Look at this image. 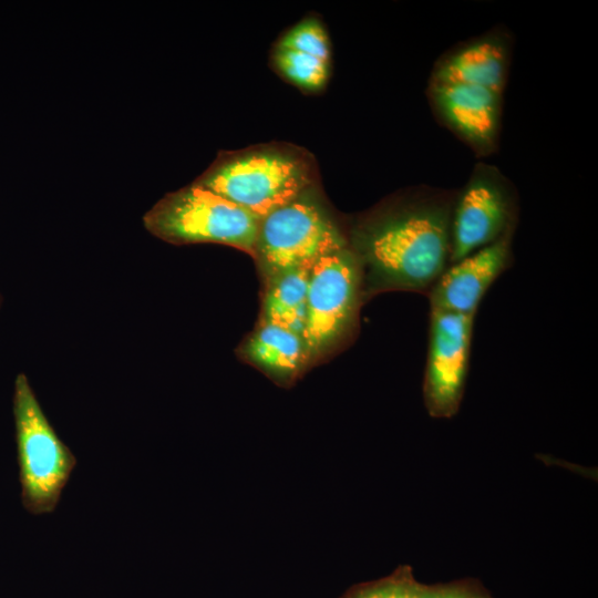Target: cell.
Returning a JSON list of instances; mask_svg holds the SVG:
<instances>
[{"instance_id":"cell-1","label":"cell","mask_w":598,"mask_h":598,"mask_svg":"<svg viewBox=\"0 0 598 598\" xmlns=\"http://www.w3.org/2000/svg\"><path fill=\"white\" fill-rule=\"evenodd\" d=\"M455 193L415 187L358 219L349 246L361 269L363 298L386 290L427 295L450 265Z\"/></svg>"},{"instance_id":"cell-2","label":"cell","mask_w":598,"mask_h":598,"mask_svg":"<svg viewBox=\"0 0 598 598\" xmlns=\"http://www.w3.org/2000/svg\"><path fill=\"white\" fill-rule=\"evenodd\" d=\"M315 182L307 153L271 144L220 155L195 183L260 220L313 188Z\"/></svg>"},{"instance_id":"cell-3","label":"cell","mask_w":598,"mask_h":598,"mask_svg":"<svg viewBox=\"0 0 598 598\" xmlns=\"http://www.w3.org/2000/svg\"><path fill=\"white\" fill-rule=\"evenodd\" d=\"M13 415L22 505L32 515L52 513L76 457L47 419L23 373L14 381Z\"/></svg>"},{"instance_id":"cell-4","label":"cell","mask_w":598,"mask_h":598,"mask_svg":"<svg viewBox=\"0 0 598 598\" xmlns=\"http://www.w3.org/2000/svg\"><path fill=\"white\" fill-rule=\"evenodd\" d=\"M349 247V237L311 188L259 220L254 250L266 280Z\"/></svg>"},{"instance_id":"cell-5","label":"cell","mask_w":598,"mask_h":598,"mask_svg":"<svg viewBox=\"0 0 598 598\" xmlns=\"http://www.w3.org/2000/svg\"><path fill=\"white\" fill-rule=\"evenodd\" d=\"M154 236L174 244L214 243L254 256L259 219L197 184L164 196L143 217Z\"/></svg>"},{"instance_id":"cell-6","label":"cell","mask_w":598,"mask_h":598,"mask_svg":"<svg viewBox=\"0 0 598 598\" xmlns=\"http://www.w3.org/2000/svg\"><path fill=\"white\" fill-rule=\"evenodd\" d=\"M362 299L361 269L350 246L312 265L302 333L310 362L351 336Z\"/></svg>"},{"instance_id":"cell-7","label":"cell","mask_w":598,"mask_h":598,"mask_svg":"<svg viewBox=\"0 0 598 598\" xmlns=\"http://www.w3.org/2000/svg\"><path fill=\"white\" fill-rule=\"evenodd\" d=\"M517 193L495 166L475 165L466 184L455 193L451 217L450 264L515 230Z\"/></svg>"},{"instance_id":"cell-8","label":"cell","mask_w":598,"mask_h":598,"mask_svg":"<svg viewBox=\"0 0 598 598\" xmlns=\"http://www.w3.org/2000/svg\"><path fill=\"white\" fill-rule=\"evenodd\" d=\"M475 316L431 309L423 398L432 417L450 419L462 403Z\"/></svg>"},{"instance_id":"cell-9","label":"cell","mask_w":598,"mask_h":598,"mask_svg":"<svg viewBox=\"0 0 598 598\" xmlns=\"http://www.w3.org/2000/svg\"><path fill=\"white\" fill-rule=\"evenodd\" d=\"M426 96L436 118L478 156L497 150L503 93L468 84L429 83Z\"/></svg>"},{"instance_id":"cell-10","label":"cell","mask_w":598,"mask_h":598,"mask_svg":"<svg viewBox=\"0 0 598 598\" xmlns=\"http://www.w3.org/2000/svg\"><path fill=\"white\" fill-rule=\"evenodd\" d=\"M514 231L450 264L427 292L431 309L475 316L486 291L513 262Z\"/></svg>"},{"instance_id":"cell-11","label":"cell","mask_w":598,"mask_h":598,"mask_svg":"<svg viewBox=\"0 0 598 598\" xmlns=\"http://www.w3.org/2000/svg\"><path fill=\"white\" fill-rule=\"evenodd\" d=\"M512 54L505 30H491L463 41L434 63L429 83H458L504 92Z\"/></svg>"},{"instance_id":"cell-12","label":"cell","mask_w":598,"mask_h":598,"mask_svg":"<svg viewBox=\"0 0 598 598\" xmlns=\"http://www.w3.org/2000/svg\"><path fill=\"white\" fill-rule=\"evenodd\" d=\"M240 353L247 362L280 382H290L310 362L301 334L267 321H260Z\"/></svg>"},{"instance_id":"cell-13","label":"cell","mask_w":598,"mask_h":598,"mask_svg":"<svg viewBox=\"0 0 598 598\" xmlns=\"http://www.w3.org/2000/svg\"><path fill=\"white\" fill-rule=\"evenodd\" d=\"M311 267L291 269L265 281L261 321L285 327L302 336Z\"/></svg>"},{"instance_id":"cell-14","label":"cell","mask_w":598,"mask_h":598,"mask_svg":"<svg viewBox=\"0 0 598 598\" xmlns=\"http://www.w3.org/2000/svg\"><path fill=\"white\" fill-rule=\"evenodd\" d=\"M274 63L281 75L307 91L320 90L329 75V62L292 50L276 48Z\"/></svg>"},{"instance_id":"cell-15","label":"cell","mask_w":598,"mask_h":598,"mask_svg":"<svg viewBox=\"0 0 598 598\" xmlns=\"http://www.w3.org/2000/svg\"><path fill=\"white\" fill-rule=\"evenodd\" d=\"M277 48L306 53L329 62L330 45L322 24L317 19H305L288 30Z\"/></svg>"},{"instance_id":"cell-16","label":"cell","mask_w":598,"mask_h":598,"mask_svg":"<svg viewBox=\"0 0 598 598\" xmlns=\"http://www.w3.org/2000/svg\"><path fill=\"white\" fill-rule=\"evenodd\" d=\"M417 582L410 567H401L391 576L357 590L350 598H416Z\"/></svg>"},{"instance_id":"cell-17","label":"cell","mask_w":598,"mask_h":598,"mask_svg":"<svg viewBox=\"0 0 598 598\" xmlns=\"http://www.w3.org/2000/svg\"><path fill=\"white\" fill-rule=\"evenodd\" d=\"M416 598H492L476 581L471 579L450 584H420Z\"/></svg>"}]
</instances>
